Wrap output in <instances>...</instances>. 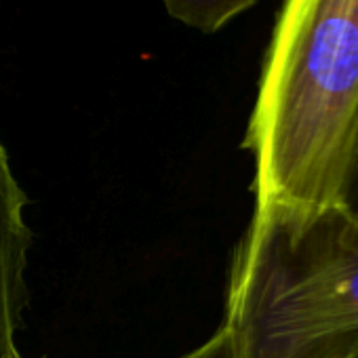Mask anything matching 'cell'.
<instances>
[{"label": "cell", "instance_id": "obj_1", "mask_svg": "<svg viewBox=\"0 0 358 358\" xmlns=\"http://www.w3.org/2000/svg\"><path fill=\"white\" fill-rule=\"evenodd\" d=\"M358 129V0H282L243 139L255 205L339 201Z\"/></svg>", "mask_w": 358, "mask_h": 358}, {"label": "cell", "instance_id": "obj_2", "mask_svg": "<svg viewBox=\"0 0 358 358\" xmlns=\"http://www.w3.org/2000/svg\"><path fill=\"white\" fill-rule=\"evenodd\" d=\"M224 327L234 358H345L358 348V224L339 205H255Z\"/></svg>", "mask_w": 358, "mask_h": 358}, {"label": "cell", "instance_id": "obj_3", "mask_svg": "<svg viewBox=\"0 0 358 358\" xmlns=\"http://www.w3.org/2000/svg\"><path fill=\"white\" fill-rule=\"evenodd\" d=\"M28 199L0 143V358H20L15 331L26 306V257L32 232L24 222Z\"/></svg>", "mask_w": 358, "mask_h": 358}, {"label": "cell", "instance_id": "obj_4", "mask_svg": "<svg viewBox=\"0 0 358 358\" xmlns=\"http://www.w3.org/2000/svg\"><path fill=\"white\" fill-rule=\"evenodd\" d=\"M255 3L257 0H162L171 17L203 34L222 30Z\"/></svg>", "mask_w": 358, "mask_h": 358}, {"label": "cell", "instance_id": "obj_5", "mask_svg": "<svg viewBox=\"0 0 358 358\" xmlns=\"http://www.w3.org/2000/svg\"><path fill=\"white\" fill-rule=\"evenodd\" d=\"M337 205L358 224V129H356L354 143H352L350 158H348V166H345V173L341 179Z\"/></svg>", "mask_w": 358, "mask_h": 358}, {"label": "cell", "instance_id": "obj_6", "mask_svg": "<svg viewBox=\"0 0 358 358\" xmlns=\"http://www.w3.org/2000/svg\"><path fill=\"white\" fill-rule=\"evenodd\" d=\"M182 358H234V348L232 339L226 327H222L207 343L196 348L194 352L182 356Z\"/></svg>", "mask_w": 358, "mask_h": 358}, {"label": "cell", "instance_id": "obj_7", "mask_svg": "<svg viewBox=\"0 0 358 358\" xmlns=\"http://www.w3.org/2000/svg\"><path fill=\"white\" fill-rule=\"evenodd\" d=\"M345 358H358V348H356V350H352Z\"/></svg>", "mask_w": 358, "mask_h": 358}]
</instances>
